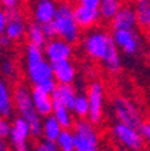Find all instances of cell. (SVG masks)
<instances>
[{
  "label": "cell",
  "instance_id": "obj_1",
  "mask_svg": "<svg viewBox=\"0 0 150 151\" xmlns=\"http://www.w3.org/2000/svg\"><path fill=\"white\" fill-rule=\"evenodd\" d=\"M14 104L19 116L28 123L31 129V136L38 138L42 135V116L37 112L33 103L31 91L25 85H18L14 91Z\"/></svg>",
  "mask_w": 150,
  "mask_h": 151
},
{
  "label": "cell",
  "instance_id": "obj_2",
  "mask_svg": "<svg viewBox=\"0 0 150 151\" xmlns=\"http://www.w3.org/2000/svg\"><path fill=\"white\" fill-rule=\"evenodd\" d=\"M83 49L88 57L92 60H97L103 62L111 53L118 50L115 42L112 39V35L103 30H93L88 32L83 39Z\"/></svg>",
  "mask_w": 150,
  "mask_h": 151
},
{
  "label": "cell",
  "instance_id": "obj_3",
  "mask_svg": "<svg viewBox=\"0 0 150 151\" xmlns=\"http://www.w3.org/2000/svg\"><path fill=\"white\" fill-rule=\"evenodd\" d=\"M51 22H53V26L56 28L57 37L62 38L72 45L78 41L81 28L78 27L77 22H76L73 8L68 3L59 4L58 8H57L56 16Z\"/></svg>",
  "mask_w": 150,
  "mask_h": 151
},
{
  "label": "cell",
  "instance_id": "obj_4",
  "mask_svg": "<svg viewBox=\"0 0 150 151\" xmlns=\"http://www.w3.org/2000/svg\"><path fill=\"white\" fill-rule=\"evenodd\" d=\"M75 147L78 151H99V132L89 120L80 119L73 126Z\"/></svg>",
  "mask_w": 150,
  "mask_h": 151
},
{
  "label": "cell",
  "instance_id": "obj_5",
  "mask_svg": "<svg viewBox=\"0 0 150 151\" xmlns=\"http://www.w3.org/2000/svg\"><path fill=\"white\" fill-rule=\"evenodd\" d=\"M112 111L115 115L116 120L119 123L123 124H128V126L137 127L139 128L142 122V115L139 112L135 104H133L130 100H127L126 97L118 96L112 100Z\"/></svg>",
  "mask_w": 150,
  "mask_h": 151
},
{
  "label": "cell",
  "instance_id": "obj_6",
  "mask_svg": "<svg viewBox=\"0 0 150 151\" xmlns=\"http://www.w3.org/2000/svg\"><path fill=\"white\" fill-rule=\"evenodd\" d=\"M112 135L122 146H125L128 150L138 151L143 147V136H142L139 128L123 123H116L112 128Z\"/></svg>",
  "mask_w": 150,
  "mask_h": 151
},
{
  "label": "cell",
  "instance_id": "obj_7",
  "mask_svg": "<svg viewBox=\"0 0 150 151\" xmlns=\"http://www.w3.org/2000/svg\"><path fill=\"white\" fill-rule=\"evenodd\" d=\"M88 101H89V115L88 120L93 124H99L103 117L104 105V86L101 82L95 81L88 88Z\"/></svg>",
  "mask_w": 150,
  "mask_h": 151
},
{
  "label": "cell",
  "instance_id": "obj_8",
  "mask_svg": "<svg viewBox=\"0 0 150 151\" xmlns=\"http://www.w3.org/2000/svg\"><path fill=\"white\" fill-rule=\"evenodd\" d=\"M31 136V129L28 123L22 116H18L12 122V129L9 134V142L14 151H28V138Z\"/></svg>",
  "mask_w": 150,
  "mask_h": 151
},
{
  "label": "cell",
  "instance_id": "obj_9",
  "mask_svg": "<svg viewBox=\"0 0 150 151\" xmlns=\"http://www.w3.org/2000/svg\"><path fill=\"white\" fill-rule=\"evenodd\" d=\"M73 53L72 43L62 38H51L45 45V57L49 62H59V61L70 60Z\"/></svg>",
  "mask_w": 150,
  "mask_h": 151
},
{
  "label": "cell",
  "instance_id": "obj_10",
  "mask_svg": "<svg viewBox=\"0 0 150 151\" xmlns=\"http://www.w3.org/2000/svg\"><path fill=\"white\" fill-rule=\"evenodd\" d=\"M112 39L115 42L116 47L120 49L125 54L133 55L141 47V38L134 28L127 30H114Z\"/></svg>",
  "mask_w": 150,
  "mask_h": 151
},
{
  "label": "cell",
  "instance_id": "obj_11",
  "mask_svg": "<svg viewBox=\"0 0 150 151\" xmlns=\"http://www.w3.org/2000/svg\"><path fill=\"white\" fill-rule=\"evenodd\" d=\"M27 26L23 19L22 14L18 8H11L7 11V26L4 34L11 39V41H19L20 38L26 35Z\"/></svg>",
  "mask_w": 150,
  "mask_h": 151
},
{
  "label": "cell",
  "instance_id": "obj_12",
  "mask_svg": "<svg viewBox=\"0 0 150 151\" xmlns=\"http://www.w3.org/2000/svg\"><path fill=\"white\" fill-rule=\"evenodd\" d=\"M26 70H27L28 80H30L31 84H34V86H39L45 81H49V80L54 78L53 65L46 58L33 66H26Z\"/></svg>",
  "mask_w": 150,
  "mask_h": 151
},
{
  "label": "cell",
  "instance_id": "obj_13",
  "mask_svg": "<svg viewBox=\"0 0 150 151\" xmlns=\"http://www.w3.org/2000/svg\"><path fill=\"white\" fill-rule=\"evenodd\" d=\"M73 12H75V19L78 27L84 28V30L95 26L100 18L99 8H91V7H87L80 3H78V6H76L73 8Z\"/></svg>",
  "mask_w": 150,
  "mask_h": 151
},
{
  "label": "cell",
  "instance_id": "obj_14",
  "mask_svg": "<svg viewBox=\"0 0 150 151\" xmlns=\"http://www.w3.org/2000/svg\"><path fill=\"white\" fill-rule=\"evenodd\" d=\"M31 97L34 107L37 109V112L41 115L42 117H46L49 115L53 113V97L51 93L42 91L41 88L34 86V89H31Z\"/></svg>",
  "mask_w": 150,
  "mask_h": 151
},
{
  "label": "cell",
  "instance_id": "obj_15",
  "mask_svg": "<svg viewBox=\"0 0 150 151\" xmlns=\"http://www.w3.org/2000/svg\"><path fill=\"white\" fill-rule=\"evenodd\" d=\"M138 24L137 12L135 8L131 7H122L119 12L112 19V28L114 30H127V28H135Z\"/></svg>",
  "mask_w": 150,
  "mask_h": 151
},
{
  "label": "cell",
  "instance_id": "obj_16",
  "mask_svg": "<svg viewBox=\"0 0 150 151\" xmlns=\"http://www.w3.org/2000/svg\"><path fill=\"white\" fill-rule=\"evenodd\" d=\"M58 6L54 0H38L34 7V18L38 23H47L51 22L56 16Z\"/></svg>",
  "mask_w": 150,
  "mask_h": 151
},
{
  "label": "cell",
  "instance_id": "obj_17",
  "mask_svg": "<svg viewBox=\"0 0 150 151\" xmlns=\"http://www.w3.org/2000/svg\"><path fill=\"white\" fill-rule=\"evenodd\" d=\"M51 65H53L54 78L57 80L58 84H72L75 81L76 69H75V65L69 60L54 62Z\"/></svg>",
  "mask_w": 150,
  "mask_h": 151
},
{
  "label": "cell",
  "instance_id": "obj_18",
  "mask_svg": "<svg viewBox=\"0 0 150 151\" xmlns=\"http://www.w3.org/2000/svg\"><path fill=\"white\" fill-rule=\"evenodd\" d=\"M51 97H53V101L61 103L72 109L77 93H76V89L72 86V84H58L54 92L51 93Z\"/></svg>",
  "mask_w": 150,
  "mask_h": 151
},
{
  "label": "cell",
  "instance_id": "obj_19",
  "mask_svg": "<svg viewBox=\"0 0 150 151\" xmlns=\"http://www.w3.org/2000/svg\"><path fill=\"white\" fill-rule=\"evenodd\" d=\"M14 93H11L9 85L0 78V116L9 117L14 112Z\"/></svg>",
  "mask_w": 150,
  "mask_h": 151
},
{
  "label": "cell",
  "instance_id": "obj_20",
  "mask_svg": "<svg viewBox=\"0 0 150 151\" xmlns=\"http://www.w3.org/2000/svg\"><path fill=\"white\" fill-rule=\"evenodd\" d=\"M62 126L59 124V122L54 117V115H49L43 119L42 122V135L45 139L49 140H57V138L59 136V134L62 132Z\"/></svg>",
  "mask_w": 150,
  "mask_h": 151
},
{
  "label": "cell",
  "instance_id": "obj_21",
  "mask_svg": "<svg viewBox=\"0 0 150 151\" xmlns=\"http://www.w3.org/2000/svg\"><path fill=\"white\" fill-rule=\"evenodd\" d=\"M53 115L57 120L59 122V124L62 126V128H72L75 126L73 123V116H72V109L68 108L66 105L61 103L53 101Z\"/></svg>",
  "mask_w": 150,
  "mask_h": 151
},
{
  "label": "cell",
  "instance_id": "obj_22",
  "mask_svg": "<svg viewBox=\"0 0 150 151\" xmlns=\"http://www.w3.org/2000/svg\"><path fill=\"white\" fill-rule=\"evenodd\" d=\"M26 35L28 38V42L35 45V46L45 47V45L47 43V38L45 35L43 30H42V24L38 22H33L27 26Z\"/></svg>",
  "mask_w": 150,
  "mask_h": 151
},
{
  "label": "cell",
  "instance_id": "obj_23",
  "mask_svg": "<svg viewBox=\"0 0 150 151\" xmlns=\"http://www.w3.org/2000/svg\"><path fill=\"white\" fill-rule=\"evenodd\" d=\"M122 8V1L120 0H101L99 6L100 16L106 20H112L114 16L119 12Z\"/></svg>",
  "mask_w": 150,
  "mask_h": 151
},
{
  "label": "cell",
  "instance_id": "obj_24",
  "mask_svg": "<svg viewBox=\"0 0 150 151\" xmlns=\"http://www.w3.org/2000/svg\"><path fill=\"white\" fill-rule=\"evenodd\" d=\"M138 24L143 28H150V0H138L135 4Z\"/></svg>",
  "mask_w": 150,
  "mask_h": 151
},
{
  "label": "cell",
  "instance_id": "obj_25",
  "mask_svg": "<svg viewBox=\"0 0 150 151\" xmlns=\"http://www.w3.org/2000/svg\"><path fill=\"white\" fill-rule=\"evenodd\" d=\"M56 143L61 151H73L75 150V132L70 128H64L62 132L57 138Z\"/></svg>",
  "mask_w": 150,
  "mask_h": 151
},
{
  "label": "cell",
  "instance_id": "obj_26",
  "mask_svg": "<svg viewBox=\"0 0 150 151\" xmlns=\"http://www.w3.org/2000/svg\"><path fill=\"white\" fill-rule=\"evenodd\" d=\"M72 112L78 119H87L89 115V101H88L87 94H77Z\"/></svg>",
  "mask_w": 150,
  "mask_h": 151
},
{
  "label": "cell",
  "instance_id": "obj_27",
  "mask_svg": "<svg viewBox=\"0 0 150 151\" xmlns=\"http://www.w3.org/2000/svg\"><path fill=\"white\" fill-rule=\"evenodd\" d=\"M34 151H61V150H59L58 145L56 143V140L45 139V140L39 142V143L35 146Z\"/></svg>",
  "mask_w": 150,
  "mask_h": 151
},
{
  "label": "cell",
  "instance_id": "obj_28",
  "mask_svg": "<svg viewBox=\"0 0 150 151\" xmlns=\"http://www.w3.org/2000/svg\"><path fill=\"white\" fill-rule=\"evenodd\" d=\"M11 129H12V124L7 120V117L0 116V138H9Z\"/></svg>",
  "mask_w": 150,
  "mask_h": 151
},
{
  "label": "cell",
  "instance_id": "obj_29",
  "mask_svg": "<svg viewBox=\"0 0 150 151\" xmlns=\"http://www.w3.org/2000/svg\"><path fill=\"white\" fill-rule=\"evenodd\" d=\"M0 70H1V73H3L6 77H12V76L15 74V65H14L12 61L6 60L0 65Z\"/></svg>",
  "mask_w": 150,
  "mask_h": 151
},
{
  "label": "cell",
  "instance_id": "obj_30",
  "mask_svg": "<svg viewBox=\"0 0 150 151\" xmlns=\"http://www.w3.org/2000/svg\"><path fill=\"white\" fill-rule=\"evenodd\" d=\"M42 30H43L45 35H46L47 39H51V38H56V28L53 26V22H47V23H42Z\"/></svg>",
  "mask_w": 150,
  "mask_h": 151
},
{
  "label": "cell",
  "instance_id": "obj_31",
  "mask_svg": "<svg viewBox=\"0 0 150 151\" xmlns=\"http://www.w3.org/2000/svg\"><path fill=\"white\" fill-rule=\"evenodd\" d=\"M139 131H141V134H142V136H143V139L150 145V122L142 123L141 127H139Z\"/></svg>",
  "mask_w": 150,
  "mask_h": 151
},
{
  "label": "cell",
  "instance_id": "obj_32",
  "mask_svg": "<svg viewBox=\"0 0 150 151\" xmlns=\"http://www.w3.org/2000/svg\"><path fill=\"white\" fill-rule=\"evenodd\" d=\"M6 26H7V12L1 8V4H0V37L4 35V32H6Z\"/></svg>",
  "mask_w": 150,
  "mask_h": 151
},
{
  "label": "cell",
  "instance_id": "obj_33",
  "mask_svg": "<svg viewBox=\"0 0 150 151\" xmlns=\"http://www.w3.org/2000/svg\"><path fill=\"white\" fill-rule=\"evenodd\" d=\"M80 4H84L87 7H91V8H99L101 0H78Z\"/></svg>",
  "mask_w": 150,
  "mask_h": 151
},
{
  "label": "cell",
  "instance_id": "obj_34",
  "mask_svg": "<svg viewBox=\"0 0 150 151\" xmlns=\"http://www.w3.org/2000/svg\"><path fill=\"white\" fill-rule=\"evenodd\" d=\"M0 4L7 9L16 8V6H18V0H0Z\"/></svg>",
  "mask_w": 150,
  "mask_h": 151
},
{
  "label": "cell",
  "instance_id": "obj_35",
  "mask_svg": "<svg viewBox=\"0 0 150 151\" xmlns=\"http://www.w3.org/2000/svg\"><path fill=\"white\" fill-rule=\"evenodd\" d=\"M9 42H11V39H9L6 34L0 37V46H1V47H7L9 45Z\"/></svg>",
  "mask_w": 150,
  "mask_h": 151
},
{
  "label": "cell",
  "instance_id": "obj_36",
  "mask_svg": "<svg viewBox=\"0 0 150 151\" xmlns=\"http://www.w3.org/2000/svg\"><path fill=\"white\" fill-rule=\"evenodd\" d=\"M0 151H9V146L4 138H0Z\"/></svg>",
  "mask_w": 150,
  "mask_h": 151
},
{
  "label": "cell",
  "instance_id": "obj_37",
  "mask_svg": "<svg viewBox=\"0 0 150 151\" xmlns=\"http://www.w3.org/2000/svg\"><path fill=\"white\" fill-rule=\"evenodd\" d=\"M149 41H150V30H149Z\"/></svg>",
  "mask_w": 150,
  "mask_h": 151
},
{
  "label": "cell",
  "instance_id": "obj_38",
  "mask_svg": "<svg viewBox=\"0 0 150 151\" xmlns=\"http://www.w3.org/2000/svg\"><path fill=\"white\" fill-rule=\"evenodd\" d=\"M73 151H78V150H76V148H75V150H73Z\"/></svg>",
  "mask_w": 150,
  "mask_h": 151
},
{
  "label": "cell",
  "instance_id": "obj_39",
  "mask_svg": "<svg viewBox=\"0 0 150 151\" xmlns=\"http://www.w3.org/2000/svg\"><path fill=\"white\" fill-rule=\"evenodd\" d=\"M134 1H138V0H134Z\"/></svg>",
  "mask_w": 150,
  "mask_h": 151
}]
</instances>
